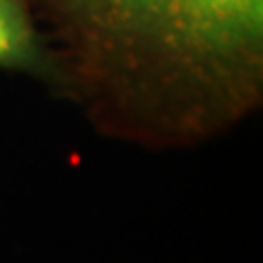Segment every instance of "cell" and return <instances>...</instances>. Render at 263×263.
I'll list each match as a JSON object with an SVG mask.
<instances>
[{"label": "cell", "instance_id": "cell-2", "mask_svg": "<svg viewBox=\"0 0 263 263\" xmlns=\"http://www.w3.org/2000/svg\"><path fill=\"white\" fill-rule=\"evenodd\" d=\"M0 70L20 72L66 97V70L35 20L31 0H0Z\"/></svg>", "mask_w": 263, "mask_h": 263}, {"label": "cell", "instance_id": "cell-1", "mask_svg": "<svg viewBox=\"0 0 263 263\" xmlns=\"http://www.w3.org/2000/svg\"><path fill=\"white\" fill-rule=\"evenodd\" d=\"M90 123L149 149L206 143L263 99V0H31Z\"/></svg>", "mask_w": 263, "mask_h": 263}]
</instances>
